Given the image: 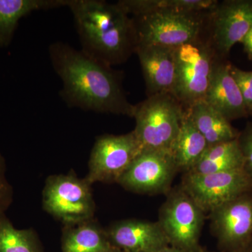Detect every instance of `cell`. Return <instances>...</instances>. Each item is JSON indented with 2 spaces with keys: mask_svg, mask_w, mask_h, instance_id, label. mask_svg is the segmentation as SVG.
<instances>
[{
  "mask_svg": "<svg viewBox=\"0 0 252 252\" xmlns=\"http://www.w3.org/2000/svg\"><path fill=\"white\" fill-rule=\"evenodd\" d=\"M0 252H45L35 230L17 229L6 214H0Z\"/></svg>",
  "mask_w": 252,
  "mask_h": 252,
  "instance_id": "obj_22",
  "label": "cell"
},
{
  "mask_svg": "<svg viewBox=\"0 0 252 252\" xmlns=\"http://www.w3.org/2000/svg\"><path fill=\"white\" fill-rule=\"evenodd\" d=\"M112 248L107 230L94 218L63 226L62 252H109Z\"/></svg>",
  "mask_w": 252,
  "mask_h": 252,
  "instance_id": "obj_16",
  "label": "cell"
},
{
  "mask_svg": "<svg viewBox=\"0 0 252 252\" xmlns=\"http://www.w3.org/2000/svg\"><path fill=\"white\" fill-rule=\"evenodd\" d=\"M129 15L133 17L158 11L172 9L208 12L216 6V0H121L118 1Z\"/></svg>",
  "mask_w": 252,
  "mask_h": 252,
  "instance_id": "obj_21",
  "label": "cell"
},
{
  "mask_svg": "<svg viewBox=\"0 0 252 252\" xmlns=\"http://www.w3.org/2000/svg\"><path fill=\"white\" fill-rule=\"evenodd\" d=\"M252 27V0H225L210 12L207 36L217 56L225 59Z\"/></svg>",
  "mask_w": 252,
  "mask_h": 252,
  "instance_id": "obj_10",
  "label": "cell"
},
{
  "mask_svg": "<svg viewBox=\"0 0 252 252\" xmlns=\"http://www.w3.org/2000/svg\"><path fill=\"white\" fill-rule=\"evenodd\" d=\"M106 230L112 246L124 252H152L170 245L158 221L122 220Z\"/></svg>",
  "mask_w": 252,
  "mask_h": 252,
  "instance_id": "obj_14",
  "label": "cell"
},
{
  "mask_svg": "<svg viewBox=\"0 0 252 252\" xmlns=\"http://www.w3.org/2000/svg\"><path fill=\"white\" fill-rule=\"evenodd\" d=\"M186 109L171 94L149 96L136 104V137L143 149L171 152Z\"/></svg>",
  "mask_w": 252,
  "mask_h": 252,
  "instance_id": "obj_3",
  "label": "cell"
},
{
  "mask_svg": "<svg viewBox=\"0 0 252 252\" xmlns=\"http://www.w3.org/2000/svg\"><path fill=\"white\" fill-rule=\"evenodd\" d=\"M244 47V51L246 53L249 60L252 61V27L246 35L244 36L243 40L241 41Z\"/></svg>",
  "mask_w": 252,
  "mask_h": 252,
  "instance_id": "obj_26",
  "label": "cell"
},
{
  "mask_svg": "<svg viewBox=\"0 0 252 252\" xmlns=\"http://www.w3.org/2000/svg\"><path fill=\"white\" fill-rule=\"evenodd\" d=\"M250 116H252V112L251 114H250Z\"/></svg>",
  "mask_w": 252,
  "mask_h": 252,
  "instance_id": "obj_30",
  "label": "cell"
},
{
  "mask_svg": "<svg viewBox=\"0 0 252 252\" xmlns=\"http://www.w3.org/2000/svg\"><path fill=\"white\" fill-rule=\"evenodd\" d=\"M81 51L112 67L135 54L137 30L133 18L119 3L102 0H68Z\"/></svg>",
  "mask_w": 252,
  "mask_h": 252,
  "instance_id": "obj_2",
  "label": "cell"
},
{
  "mask_svg": "<svg viewBox=\"0 0 252 252\" xmlns=\"http://www.w3.org/2000/svg\"><path fill=\"white\" fill-rule=\"evenodd\" d=\"M186 109L194 126L209 145L238 138L240 131L205 100L198 101Z\"/></svg>",
  "mask_w": 252,
  "mask_h": 252,
  "instance_id": "obj_17",
  "label": "cell"
},
{
  "mask_svg": "<svg viewBox=\"0 0 252 252\" xmlns=\"http://www.w3.org/2000/svg\"><path fill=\"white\" fill-rule=\"evenodd\" d=\"M142 149L133 130L124 135L99 136L91 151L86 180L91 185L117 183Z\"/></svg>",
  "mask_w": 252,
  "mask_h": 252,
  "instance_id": "obj_8",
  "label": "cell"
},
{
  "mask_svg": "<svg viewBox=\"0 0 252 252\" xmlns=\"http://www.w3.org/2000/svg\"><path fill=\"white\" fill-rule=\"evenodd\" d=\"M152 252H191L189 251H186V250H181V249L174 248V247L167 246L166 248L160 249V250H157V251Z\"/></svg>",
  "mask_w": 252,
  "mask_h": 252,
  "instance_id": "obj_27",
  "label": "cell"
},
{
  "mask_svg": "<svg viewBox=\"0 0 252 252\" xmlns=\"http://www.w3.org/2000/svg\"><path fill=\"white\" fill-rule=\"evenodd\" d=\"M177 171L171 152L142 149L117 183L133 193H162L169 189Z\"/></svg>",
  "mask_w": 252,
  "mask_h": 252,
  "instance_id": "obj_11",
  "label": "cell"
},
{
  "mask_svg": "<svg viewBox=\"0 0 252 252\" xmlns=\"http://www.w3.org/2000/svg\"><path fill=\"white\" fill-rule=\"evenodd\" d=\"M6 161L0 153V214L6 212L14 198V190L6 178Z\"/></svg>",
  "mask_w": 252,
  "mask_h": 252,
  "instance_id": "obj_25",
  "label": "cell"
},
{
  "mask_svg": "<svg viewBox=\"0 0 252 252\" xmlns=\"http://www.w3.org/2000/svg\"><path fill=\"white\" fill-rule=\"evenodd\" d=\"M230 63L219 59L204 100L231 122L249 117L243 97L230 73Z\"/></svg>",
  "mask_w": 252,
  "mask_h": 252,
  "instance_id": "obj_15",
  "label": "cell"
},
{
  "mask_svg": "<svg viewBox=\"0 0 252 252\" xmlns=\"http://www.w3.org/2000/svg\"><path fill=\"white\" fill-rule=\"evenodd\" d=\"M205 212L182 187L172 191L159 212V224L174 248L199 252Z\"/></svg>",
  "mask_w": 252,
  "mask_h": 252,
  "instance_id": "obj_7",
  "label": "cell"
},
{
  "mask_svg": "<svg viewBox=\"0 0 252 252\" xmlns=\"http://www.w3.org/2000/svg\"><path fill=\"white\" fill-rule=\"evenodd\" d=\"M45 212L63 225L73 224L94 218L95 203L91 185L74 172L51 175L42 191Z\"/></svg>",
  "mask_w": 252,
  "mask_h": 252,
  "instance_id": "obj_6",
  "label": "cell"
},
{
  "mask_svg": "<svg viewBox=\"0 0 252 252\" xmlns=\"http://www.w3.org/2000/svg\"><path fill=\"white\" fill-rule=\"evenodd\" d=\"M210 11L165 9L132 17L137 30V45L176 48L196 40L207 27Z\"/></svg>",
  "mask_w": 252,
  "mask_h": 252,
  "instance_id": "obj_4",
  "label": "cell"
},
{
  "mask_svg": "<svg viewBox=\"0 0 252 252\" xmlns=\"http://www.w3.org/2000/svg\"><path fill=\"white\" fill-rule=\"evenodd\" d=\"M209 144L189 117L187 109L171 154L178 171L190 172L203 157Z\"/></svg>",
  "mask_w": 252,
  "mask_h": 252,
  "instance_id": "obj_19",
  "label": "cell"
},
{
  "mask_svg": "<svg viewBox=\"0 0 252 252\" xmlns=\"http://www.w3.org/2000/svg\"><path fill=\"white\" fill-rule=\"evenodd\" d=\"M219 59L208 36L205 39L202 36L196 40L175 48L173 95L185 109L205 99L214 67Z\"/></svg>",
  "mask_w": 252,
  "mask_h": 252,
  "instance_id": "obj_5",
  "label": "cell"
},
{
  "mask_svg": "<svg viewBox=\"0 0 252 252\" xmlns=\"http://www.w3.org/2000/svg\"><path fill=\"white\" fill-rule=\"evenodd\" d=\"M109 252H124L122 250H119L115 247L112 246V248H111V250H109Z\"/></svg>",
  "mask_w": 252,
  "mask_h": 252,
  "instance_id": "obj_29",
  "label": "cell"
},
{
  "mask_svg": "<svg viewBox=\"0 0 252 252\" xmlns=\"http://www.w3.org/2000/svg\"><path fill=\"white\" fill-rule=\"evenodd\" d=\"M211 227L222 248L240 252L252 240V191L210 212Z\"/></svg>",
  "mask_w": 252,
  "mask_h": 252,
  "instance_id": "obj_12",
  "label": "cell"
},
{
  "mask_svg": "<svg viewBox=\"0 0 252 252\" xmlns=\"http://www.w3.org/2000/svg\"><path fill=\"white\" fill-rule=\"evenodd\" d=\"M237 139L209 145L198 163L188 173L207 175L243 168V157Z\"/></svg>",
  "mask_w": 252,
  "mask_h": 252,
  "instance_id": "obj_20",
  "label": "cell"
},
{
  "mask_svg": "<svg viewBox=\"0 0 252 252\" xmlns=\"http://www.w3.org/2000/svg\"><path fill=\"white\" fill-rule=\"evenodd\" d=\"M135 54L140 61L147 97L154 94H173L176 79L175 48L138 44Z\"/></svg>",
  "mask_w": 252,
  "mask_h": 252,
  "instance_id": "obj_13",
  "label": "cell"
},
{
  "mask_svg": "<svg viewBox=\"0 0 252 252\" xmlns=\"http://www.w3.org/2000/svg\"><path fill=\"white\" fill-rule=\"evenodd\" d=\"M230 73L238 86L249 116L252 112V71H245L230 64Z\"/></svg>",
  "mask_w": 252,
  "mask_h": 252,
  "instance_id": "obj_23",
  "label": "cell"
},
{
  "mask_svg": "<svg viewBox=\"0 0 252 252\" xmlns=\"http://www.w3.org/2000/svg\"><path fill=\"white\" fill-rule=\"evenodd\" d=\"M237 140L243 157V169L252 180V122L240 131Z\"/></svg>",
  "mask_w": 252,
  "mask_h": 252,
  "instance_id": "obj_24",
  "label": "cell"
},
{
  "mask_svg": "<svg viewBox=\"0 0 252 252\" xmlns=\"http://www.w3.org/2000/svg\"><path fill=\"white\" fill-rule=\"evenodd\" d=\"M68 0H0V48L11 44L20 20L34 11L67 6Z\"/></svg>",
  "mask_w": 252,
  "mask_h": 252,
  "instance_id": "obj_18",
  "label": "cell"
},
{
  "mask_svg": "<svg viewBox=\"0 0 252 252\" xmlns=\"http://www.w3.org/2000/svg\"><path fill=\"white\" fill-rule=\"evenodd\" d=\"M181 187L205 213H210L252 191V180L243 168L207 175L186 173Z\"/></svg>",
  "mask_w": 252,
  "mask_h": 252,
  "instance_id": "obj_9",
  "label": "cell"
},
{
  "mask_svg": "<svg viewBox=\"0 0 252 252\" xmlns=\"http://www.w3.org/2000/svg\"><path fill=\"white\" fill-rule=\"evenodd\" d=\"M240 252H252V240L251 242Z\"/></svg>",
  "mask_w": 252,
  "mask_h": 252,
  "instance_id": "obj_28",
  "label": "cell"
},
{
  "mask_svg": "<svg viewBox=\"0 0 252 252\" xmlns=\"http://www.w3.org/2000/svg\"><path fill=\"white\" fill-rule=\"evenodd\" d=\"M49 54L63 82L61 98L67 106L133 118L135 105L127 98L122 72L63 41L52 43Z\"/></svg>",
  "mask_w": 252,
  "mask_h": 252,
  "instance_id": "obj_1",
  "label": "cell"
}]
</instances>
